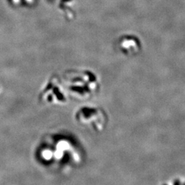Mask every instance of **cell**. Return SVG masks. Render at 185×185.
Wrapping results in <instances>:
<instances>
[{"mask_svg": "<svg viewBox=\"0 0 185 185\" xmlns=\"http://www.w3.org/2000/svg\"><path fill=\"white\" fill-rule=\"evenodd\" d=\"M161 185H185V178H173V179L164 182Z\"/></svg>", "mask_w": 185, "mask_h": 185, "instance_id": "cell-1", "label": "cell"}]
</instances>
